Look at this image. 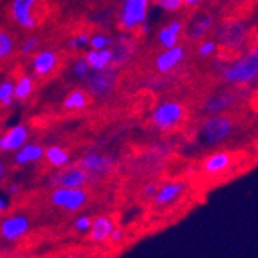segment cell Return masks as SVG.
<instances>
[{
  "label": "cell",
  "instance_id": "obj_1",
  "mask_svg": "<svg viewBox=\"0 0 258 258\" xmlns=\"http://www.w3.org/2000/svg\"><path fill=\"white\" fill-rule=\"evenodd\" d=\"M215 68L220 75V78L235 87H247L258 81V42L237 56L233 60L221 62L218 60L215 63Z\"/></svg>",
  "mask_w": 258,
  "mask_h": 258
},
{
  "label": "cell",
  "instance_id": "obj_2",
  "mask_svg": "<svg viewBox=\"0 0 258 258\" xmlns=\"http://www.w3.org/2000/svg\"><path fill=\"white\" fill-rule=\"evenodd\" d=\"M233 132H235V121L229 114H210L203 121L198 138L204 146L215 147L230 139Z\"/></svg>",
  "mask_w": 258,
  "mask_h": 258
},
{
  "label": "cell",
  "instance_id": "obj_3",
  "mask_svg": "<svg viewBox=\"0 0 258 258\" xmlns=\"http://www.w3.org/2000/svg\"><path fill=\"white\" fill-rule=\"evenodd\" d=\"M185 107L178 101H166L161 102L150 116L152 125L161 132H173L176 130L185 119Z\"/></svg>",
  "mask_w": 258,
  "mask_h": 258
},
{
  "label": "cell",
  "instance_id": "obj_4",
  "mask_svg": "<svg viewBox=\"0 0 258 258\" xmlns=\"http://www.w3.org/2000/svg\"><path fill=\"white\" fill-rule=\"evenodd\" d=\"M249 42V25L244 20H229L221 23L217 30V43L223 45L226 50H241Z\"/></svg>",
  "mask_w": 258,
  "mask_h": 258
},
{
  "label": "cell",
  "instance_id": "obj_5",
  "mask_svg": "<svg viewBox=\"0 0 258 258\" xmlns=\"http://www.w3.org/2000/svg\"><path fill=\"white\" fill-rule=\"evenodd\" d=\"M40 0H11L10 4V17L16 25L22 30L37 28L40 17L39 13Z\"/></svg>",
  "mask_w": 258,
  "mask_h": 258
},
{
  "label": "cell",
  "instance_id": "obj_6",
  "mask_svg": "<svg viewBox=\"0 0 258 258\" xmlns=\"http://www.w3.org/2000/svg\"><path fill=\"white\" fill-rule=\"evenodd\" d=\"M90 197L85 189H65V187H54L50 194V203L65 212L75 214L79 212L88 203Z\"/></svg>",
  "mask_w": 258,
  "mask_h": 258
},
{
  "label": "cell",
  "instance_id": "obj_7",
  "mask_svg": "<svg viewBox=\"0 0 258 258\" xmlns=\"http://www.w3.org/2000/svg\"><path fill=\"white\" fill-rule=\"evenodd\" d=\"M150 0H124L119 13V27L124 31H133L147 20Z\"/></svg>",
  "mask_w": 258,
  "mask_h": 258
},
{
  "label": "cell",
  "instance_id": "obj_8",
  "mask_svg": "<svg viewBox=\"0 0 258 258\" xmlns=\"http://www.w3.org/2000/svg\"><path fill=\"white\" fill-rule=\"evenodd\" d=\"M91 181L90 175L76 164V166H65L59 169L50 178V185L53 187H65V189H85V185Z\"/></svg>",
  "mask_w": 258,
  "mask_h": 258
},
{
  "label": "cell",
  "instance_id": "obj_9",
  "mask_svg": "<svg viewBox=\"0 0 258 258\" xmlns=\"http://www.w3.org/2000/svg\"><path fill=\"white\" fill-rule=\"evenodd\" d=\"M235 164V155L227 150H217L209 153L201 162V173L207 178L226 175Z\"/></svg>",
  "mask_w": 258,
  "mask_h": 258
},
{
  "label": "cell",
  "instance_id": "obj_10",
  "mask_svg": "<svg viewBox=\"0 0 258 258\" xmlns=\"http://www.w3.org/2000/svg\"><path fill=\"white\" fill-rule=\"evenodd\" d=\"M87 87L93 96L98 98H105L111 95V91L116 87V73L114 70L107 67L104 70H95L90 72L87 76Z\"/></svg>",
  "mask_w": 258,
  "mask_h": 258
},
{
  "label": "cell",
  "instance_id": "obj_11",
  "mask_svg": "<svg viewBox=\"0 0 258 258\" xmlns=\"http://www.w3.org/2000/svg\"><path fill=\"white\" fill-rule=\"evenodd\" d=\"M187 190H189V184L185 181L176 179V181L164 182L158 187L155 197L152 198V203L156 207H170L176 204L179 200H182Z\"/></svg>",
  "mask_w": 258,
  "mask_h": 258
},
{
  "label": "cell",
  "instance_id": "obj_12",
  "mask_svg": "<svg viewBox=\"0 0 258 258\" xmlns=\"http://www.w3.org/2000/svg\"><path fill=\"white\" fill-rule=\"evenodd\" d=\"M78 164L90 175V178H101L113 170L114 159L113 156L99 152H87L81 156Z\"/></svg>",
  "mask_w": 258,
  "mask_h": 258
},
{
  "label": "cell",
  "instance_id": "obj_13",
  "mask_svg": "<svg viewBox=\"0 0 258 258\" xmlns=\"http://www.w3.org/2000/svg\"><path fill=\"white\" fill-rule=\"evenodd\" d=\"M31 221L27 215L14 214L5 217L0 221V237L8 243H14L22 240L30 232Z\"/></svg>",
  "mask_w": 258,
  "mask_h": 258
},
{
  "label": "cell",
  "instance_id": "obj_14",
  "mask_svg": "<svg viewBox=\"0 0 258 258\" xmlns=\"http://www.w3.org/2000/svg\"><path fill=\"white\" fill-rule=\"evenodd\" d=\"M238 102V95L232 90H220L215 91L212 95H209L203 105H201V111L206 116L210 114H223L226 111H229L230 108L235 107V104Z\"/></svg>",
  "mask_w": 258,
  "mask_h": 258
},
{
  "label": "cell",
  "instance_id": "obj_15",
  "mask_svg": "<svg viewBox=\"0 0 258 258\" xmlns=\"http://www.w3.org/2000/svg\"><path fill=\"white\" fill-rule=\"evenodd\" d=\"M28 128L25 125H14L0 133V152H17L22 146L27 144Z\"/></svg>",
  "mask_w": 258,
  "mask_h": 258
},
{
  "label": "cell",
  "instance_id": "obj_16",
  "mask_svg": "<svg viewBox=\"0 0 258 258\" xmlns=\"http://www.w3.org/2000/svg\"><path fill=\"white\" fill-rule=\"evenodd\" d=\"M57 63H59V57L51 50H45V51L36 53L34 57H33V62H31L33 73H34V76L37 79L39 78H46V76H50L54 72Z\"/></svg>",
  "mask_w": 258,
  "mask_h": 258
},
{
  "label": "cell",
  "instance_id": "obj_17",
  "mask_svg": "<svg viewBox=\"0 0 258 258\" xmlns=\"http://www.w3.org/2000/svg\"><path fill=\"white\" fill-rule=\"evenodd\" d=\"M185 57V51L181 45L172 46V48H167L166 51H162L161 54H158L156 60H155V67L159 73H170L172 70H175Z\"/></svg>",
  "mask_w": 258,
  "mask_h": 258
},
{
  "label": "cell",
  "instance_id": "obj_18",
  "mask_svg": "<svg viewBox=\"0 0 258 258\" xmlns=\"http://www.w3.org/2000/svg\"><path fill=\"white\" fill-rule=\"evenodd\" d=\"M114 221L110 218V217H105V215H101V217H96L95 220L91 221V227L88 230L90 233V240L93 243H104V241H108L111 232L114 229Z\"/></svg>",
  "mask_w": 258,
  "mask_h": 258
},
{
  "label": "cell",
  "instance_id": "obj_19",
  "mask_svg": "<svg viewBox=\"0 0 258 258\" xmlns=\"http://www.w3.org/2000/svg\"><path fill=\"white\" fill-rule=\"evenodd\" d=\"M184 31V23L179 19L172 20L167 27H162L158 31V40L159 43L164 46V48H172V46H176L179 42V36Z\"/></svg>",
  "mask_w": 258,
  "mask_h": 258
},
{
  "label": "cell",
  "instance_id": "obj_20",
  "mask_svg": "<svg viewBox=\"0 0 258 258\" xmlns=\"http://www.w3.org/2000/svg\"><path fill=\"white\" fill-rule=\"evenodd\" d=\"M43 155H45V149L40 144L27 143L14 153V164L16 166H28V164L40 161Z\"/></svg>",
  "mask_w": 258,
  "mask_h": 258
},
{
  "label": "cell",
  "instance_id": "obj_21",
  "mask_svg": "<svg viewBox=\"0 0 258 258\" xmlns=\"http://www.w3.org/2000/svg\"><path fill=\"white\" fill-rule=\"evenodd\" d=\"M215 25V20L210 14H201L198 16L190 25L187 28V36H189L190 40H198L206 37L210 31H212Z\"/></svg>",
  "mask_w": 258,
  "mask_h": 258
},
{
  "label": "cell",
  "instance_id": "obj_22",
  "mask_svg": "<svg viewBox=\"0 0 258 258\" xmlns=\"http://www.w3.org/2000/svg\"><path fill=\"white\" fill-rule=\"evenodd\" d=\"M133 53V45L125 36H119L111 43V54H113V63L121 65L124 63Z\"/></svg>",
  "mask_w": 258,
  "mask_h": 258
},
{
  "label": "cell",
  "instance_id": "obj_23",
  "mask_svg": "<svg viewBox=\"0 0 258 258\" xmlns=\"http://www.w3.org/2000/svg\"><path fill=\"white\" fill-rule=\"evenodd\" d=\"M43 158L54 169H62L68 166V162H70V153L59 146H50L48 149H45Z\"/></svg>",
  "mask_w": 258,
  "mask_h": 258
},
{
  "label": "cell",
  "instance_id": "obj_24",
  "mask_svg": "<svg viewBox=\"0 0 258 258\" xmlns=\"http://www.w3.org/2000/svg\"><path fill=\"white\" fill-rule=\"evenodd\" d=\"M88 63V67L95 72V70H104L107 67H110L111 60H113V54H111V50H101V51H95L91 50L85 54L84 57Z\"/></svg>",
  "mask_w": 258,
  "mask_h": 258
},
{
  "label": "cell",
  "instance_id": "obj_25",
  "mask_svg": "<svg viewBox=\"0 0 258 258\" xmlns=\"http://www.w3.org/2000/svg\"><path fill=\"white\" fill-rule=\"evenodd\" d=\"M90 104V96L82 90H73L70 91L65 101H63V108L65 110H82Z\"/></svg>",
  "mask_w": 258,
  "mask_h": 258
},
{
  "label": "cell",
  "instance_id": "obj_26",
  "mask_svg": "<svg viewBox=\"0 0 258 258\" xmlns=\"http://www.w3.org/2000/svg\"><path fill=\"white\" fill-rule=\"evenodd\" d=\"M34 90V81L28 75H22L14 82V98L17 101H25L30 98V95Z\"/></svg>",
  "mask_w": 258,
  "mask_h": 258
},
{
  "label": "cell",
  "instance_id": "obj_27",
  "mask_svg": "<svg viewBox=\"0 0 258 258\" xmlns=\"http://www.w3.org/2000/svg\"><path fill=\"white\" fill-rule=\"evenodd\" d=\"M14 50H16L14 37L7 30H0V62L10 59Z\"/></svg>",
  "mask_w": 258,
  "mask_h": 258
},
{
  "label": "cell",
  "instance_id": "obj_28",
  "mask_svg": "<svg viewBox=\"0 0 258 258\" xmlns=\"http://www.w3.org/2000/svg\"><path fill=\"white\" fill-rule=\"evenodd\" d=\"M14 102V82L5 79L0 82V107H10Z\"/></svg>",
  "mask_w": 258,
  "mask_h": 258
},
{
  "label": "cell",
  "instance_id": "obj_29",
  "mask_svg": "<svg viewBox=\"0 0 258 258\" xmlns=\"http://www.w3.org/2000/svg\"><path fill=\"white\" fill-rule=\"evenodd\" d=\"M113 40L111 37H108L107 34H102V33H98L95 36H90V48L95 50V51H101V50H107L108 46H111Z\"/></svg>",
  "mask_w": 258,
  "mask_h": 258
},
{
  "label": "cell",
  "instance_id": "obj_30",
  "mask_svg": "<svg viewBox=\"0 0 258 258\" xmlns=\"http://www.w3.org/2000/svg\"><path fill=\"white\" fill-rule=\"evenodd\" d=\"M217 50H218L217 40H214V39H206V40L200 42L198 48H197V53L201 57H212L217 53Z\"/></svg>",
  "mask_w": 258,
  "mask_h": 258
},
{
  "label": "cell",
  "instance_id": "obj_31",
  "mask_svg": "<svg viewBox=\"0 0 258 258\" xmlns=\"http://www.w3.org/2000/svg\"><path fill=\"white\" fill-rule=\"evenodd\" d=\"M91 68L88 67L87 60L82 57V59H76L75 60V65H73V75L79 79V81H85L87 76L90 75Z\"/></svg>",
  "mask_w": 258,
  "mask_h": 258
},
{
  "label": "cell",
  "instance_id": "obj_32",
  "mask_svg": "<svg viewBox=\"0 0 258 258\" xmlns=\"http://www.w3.org/2000/svg\"><path fill=\"white\" fill-rule=\"evenodd\" d=\"M39 45H40V39L39 37H28L25 42H22L20 48H19V53L22 56H30V54H33L39 48Z\"/></svg>",
  "mask_w": 258,
  "mask_h": 258
},
{
  "label": "cell",
  "instance_id": "obj_33",
  "mask_svg": "<svg viewBox=\"0 0 258 258\" xmlns=\"http://www.w3.org/2000/svg\"><path fill=\"white\" fill-rule=\"evenodd\" d=\"M91 221H93V218H90L88 215H79V217H76V218H75V221H73V227H75L78 232L85 233V232H88V230H90V227H91Z\"/></svg>",
  "mask_w": 258,
  "mask_h": 258
},
{
  "label": "cell",
  "instance_id": "obj_34",
  "mask_svg": "<svg viewBox=\"0 0 258 258\" xmlns=\"http://www.w3.org/2000/svg\"><path fill=\"white\" fill-rule=\"evenodd\" d=\"M155 4L164 11L175 13L182 7V0H155Z\"/></svg>",
  "mask_w": 258,
  "mask_h": 258
},
{
  "label": "cell",
  "instance_id": "obj_35",
  "mask_svg": "<svg viewBox=\"0 0 258 258\" xmlns=\"http://www.w3.org/2000/svg\"><path fill=\"white\" fill-rule=\"evenodd\" d=\"M88 42H90L88 33H79L78 36L72 37V40H70V46H72L73 50H79V48H85V46H88Z\"/></svg>",
  "mask_w": 258,
  "mask_h": 258
},
{
  "label": "cell",
  "instance_id": "obj_36",
  "mask_svg": "<svg viewBox=\"0 0 258 258\" xmlns=\"http://www.w3.org/2000/svg\"><path fill=\"white\" fill-rule=\"evenodd\" d=\"M125 235H127V233H125V230L122 227H114L108 241H111L113 244H119V243H122L125 240Z\"/></svg>",
  "mask_w": 258,
  "mask_h": 258
},
{
  "label": "cell",
  "instance_id": "obj_37",
  "mask_svg": "<svg viewBox=\"0 0 258 258\" xmlns=\"http://www.w3.org/2000/svg\"><path fill=\"white\" fill-rule=\"evenodd\" d=\"M158 184L156 182H149V184H146L144 185V189H143V197L144 198H147V200H152L153 197H155V194H156V190H158Z\"/></svg>",
  "mask_w": 258,
  "mask_h": 258
},
{
  "label": "cell",
  "instance_id": "obj_38",
  "mask_svg": "<svg viewBox=\"0 0 258 258\" xmlns=\"http://www.w3.org/2000/svg\"><path fill=\"white\" fill-rule=\"evenodd\" d=\"M10 210V198L0 195V214H5Z\"/></svg>",
  "mask_w": 258,
  "mask_h": 258
},
{
  "label": "cell",
  "instance_id": "obj_39",
  "mask_svg": "<svg viewBox=\"0 0 258 258\" xmlns=\"http://www.w3.org/2000/svg\"><path fill=\"white\" fill-rule=\"evenodd\" d=\"M203 2H204V0H182V5L187 7V8H195Z\"/></svg>",
  "mask_w": 258,
  "mask_h": 258
},
{
  "label": "cell",
  "instance_id": "obj_40",
  "mask_svg": "<svg viewBox=\"0 0 258 258\" xmlns=\"http://www.w3.org/2000/svg\"><path fill=\"white\" fill-rule=\"evenodd\" d=\"M20 192V185L19 184H11L10 187H8V194L10 195H17Z\"/></svg>",
  "mask_w": 258,
  "mask_h": 258
},
{
  "label": "cell",
  "instance_id": "obj_41",
  "mask_svg": "<svg viewBox=\"0 0 258 258\" xmlns=\"http://www.w3.org/2000/svg\"><path fill=\"white\" fill-rule=\"evenodd\" d=\"M4 176H5V164L0 161V181L4 179Z\"/></svg>",
  "mask_w": 258,
  "mask_h": 258
},
{
  "label": "cell",
  "instance_id": "obj_42",
  "mask_svg": "<svg viewBox=\"0 0 258 258\" xmlns=\"http://www.w3.org/2000/svg\"><path fill=\"white\" fill-rule=\"evenodd\" d=\"M2 127H4V121L0 119V133H2Z\"/></svg>",
  "mask_w": 258,
  "mask_h": 258
}]
</instances>
